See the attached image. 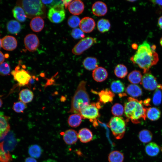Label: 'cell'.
<instances>
[{
	"label": "cell",
	"instance_id": "cell-4",
	"mask_svg": "<svg viewBox=\"0 0 162 162\" xmlns=\"http://www.w3.org/2000/svg\"><path fill=\"white\" fill-rule=\"evenodd\" d=\"M16 3L23 9L27 17L29 18L41 17L45 15L44 6L40 0L19 1Z\"/></svg>",
	"mask_w": 162,
	"mask_h": 162
},
{
	"label": "cell",
	"instance_id": "cell-42",
	"mask_svg": "<svg viewBox=\"0 0 162 162\" xmlns=\"http://www.w3.org/2000/svg\"><path fill=\"white\" fill-rule=\"evenodd\" d=\"M80 18L75 15L70 16L68 20L69 26L72 28H75L79 26L80 22Z\"/></svg>",
	"mask_w": 162,
	"mask_h": 162
},
{
	"label": "cell",
	"instance_id": "cell-33",
	"mask_svg": "<svg viewBox=\"0 0 162 162\" xmlns=\"http://www.w3.org/2000/svg\"><path fill=\"white\" fill-rule=\"evenodd\" d=\"M110 88L113 93L120 94L124 91L125 87L124 84L121 81L116 80L112 82Z\"/></svg>",
	"mask_w": 162,
	"mask_h": 162
},
{
	"label": "cell",
	"instance_id": "cell-18",
	"mask_svg": "<svg viewBox=\"0 0 162 162\" xmlns=\"http://www.w3.org/2000/svg\"><path fill=\"white\" fill-rule=\"evenodd\" d=\"M68 10L70 13L75 15H79L83 11L84 5L83 3L80 0L72 1L68 7Z\"/></svg>",
	"mask_w": 162,
	"mask_h": 162
},
{
	"label": "cell",
	"instance_id": "cell-29",
	"mask_svg": "<svg viewBox=\"0 0 162 162\" xmlns=\"http://www.w3.org/2000/svg\"><path fill=\"white\" fill-rule=\"evenodd\" d=\"M161 112L160 110L155 107L147 108L146 116L149 120L152 121L158 120L160 117Z\"/></svg>",
	"mask_w": 162,
	"mask_h": 162
},
{
	"label": "cell",
	"instance_id": "cell-35",
	"mask_svg": "<svg viewBox=\"0 0 162 162\" xmlns=\"http://www.w3.org/2000/svg\"><path fill=\"white\" fill-rule=\"evenodd\" d=\"M42 150L41 147L37 144H34L30 146L28 148V152L31 157L38 158L41 155Z\"/></svg>",
	"mask_w": 162,
	"mask_h": 162
},
{
	"label": "cell",
	"instance_id": "cell-41",
	"mask_svg": "<svg viewBox=\"0 0 162 162\" xmlns=\"http://www.w3.org/2000/svg\"><path fill=\"white\" fill-rule=\"evenodd\" d=\"M27 107L26 104L21 101L14 102L13 106V110L17 113H22Z\"/></svg>",
	"mask_w": 162,
	"mask_h": 162
},
{
	"label": "cell",
	"instance_id": "cell-25",
	"mask_svg": "<svg viewBox=\"0 0 162 162\" xmlns=\"http://www.w3.org/2000/svg\"><path fill=\"white\" fill-rule=\"evenodd\" d=\"M145 152L148 156L154 157L157 155L160 152L159 146L154 142H150L147 144L145 148Z\"/></svg>",
	"mask_w": 162,
	"mask_h": 162
},
{
	"label": "cell",
	"instance_id": "cell-51",
	"mask_svg": "<svg viewBox=\"0 0 162 162\" xmlns=\"http://www.w3.org/2000/svg\"><path fill=\"white\" fill-rule=\"evenodd\" d=\"M132 48L134 49H136L138 48V45L136 44H133L132 45Z\"/></svg>",
	"mask_w": 162,
	"mask_h": 162
},
{
	"label": "cell",
	"instance_id": "cell-10",
	"mask_svg": "<svg viewBox=\"0 0 162 162\" xmlns=\"http://www.w3.org/2000/svg\"><path fill=\"white\" fill-rule=\"evenodd\" d=\"M96 42L95 39L91 37L82 38L73 47L72 50V52L76 55H81Z\"/></svg>",
	"mask_w": 162,
	"mask_h": 162
},
{
	"label": "cell",
	"instance_id": "cell-1",
	"mask_svg": "<svg viewBox=\"0 0 162 162\" xmlns=\"http://www.w3.org/2000/svg\"><path fill=\"white\" fill-rule=\"evenodd\" d=\"M133 63L137 65L143 70V73L148 72L152 66L159 61L158 53L153 50L147 41H144L140 45L136 53L130 58Z\"/></svg>",
	"mask_w": 162,
	"mask_h": 162
},
{
	"label": "cell",
	"instance_id": "cell-52",
	"mask_svg": "<svg viewBox=\"0 0 162 162\" xmlns=\"http://www.w3.org/2000/svg\"><path fill=\"white\" fill-rule=\"evenodd\" d=\"M3 102L2 99L0 98V108L1 107L2 105Z\"/></svg>",
	"mask_w": 162,
	"mask_h": 162
},
{
	"label": "cell",
	"instance_id": "cell-9",
	"mask_svg": "<svg viewBox=\"0 0 162 162\" xmlns=\"http://www.w3.org/2000/svg\"><path fill=\"white\" fill-rule=\"evenodd\" d=\"M141 83L145 89L149 91L157 88L162 90V85L158 84L155 77L148 72L142 76Z\"/></svg>",
	"mask_w": 162,
	"mask_h": 162
},
{
	"label": "cell",
	"instance_id": "cell-43",
	"mask_svg": "<svg viewBox=\"0 0 162 162\" xmlns=\"http://www.w3.org/2000/svg\"><path fill=\"white\" fill-rule=\"evenodd\" d=\"M10 68L9 64L6 62H3L0 64V75L4 76L10 74Z\"/></svg>",
	"mask_w": 162,
	"mask_h": 162
},
{
	"label": "cell",
	"instance_id": "cell-6",
	"mask_svg": "<svg viewBox=\"0 0 162 162\" xmlns=\"http://www.w3.org/2000/svg\"><path fill=\"white\" fill-rule=\"evenodd\" d=\"M98 108L96 103H92L83 107L80 110V114L82 118L88 119L96 127L98 125L97 118L100 116Z\"/></svg>",
	"mask_w": 162,
	"mask_h": 162
},
{
	"label": "cell",
	"instance_id": "cell-45",
	"mask_svg": "<svg viewBox=\"0 0 162 162\" xmlns=\"http://www.w3.org/2000/svg\"><path fill=\"white\" fill-rule=\"evenodd\" d=\"M41 1L43 4L50 8L57 5L62 4V0H41Z\"/></svg>",
	"mask_w": 162,
	"mask_h": 162
},
{
	"label": "cell",
	"instance_id": "cell-3",
	"mask_svg": "<svg viewBox=\"0 0 162 162\" xmlns=\"http://www.w3.org/2000/svg\"><path fill=\"white\" fill-rule=\"evenodd\" d=\"M86 81L82 80L79 84L72 99L69 113L80 114L81 109L90 104V98L86 88Z\"/></svg>",
	"mask_w": 162,
	"mask_h": 162
},
{
	"label": "cell",
	"instance_id": "cell-15",
	"mask_svg": "<svg viewBox=\"0 0 162 162\" xmlns=\"http://www.w3.org/2000/svg\"><path fill=\"white\" fill-rule=\"evenodd\" d=\"M92 92L98 94L99 97V102L102 104L112 102L115 96L114 93L108 88L102 90L98 92L93 91Z\"/></svg>",
	"mask_w": 162,
	"mask_h": 162
},
{
	"label": "cell",
	"instance_id": "cell-28",
	"mask_svg": "<svg viewBox=\"0 0 162 162\" xmlns=\"http://www.w3.org/2000/svg\"><path fill=\"white\" fill-rule=\"evenodd\" d=\"M7 28L10 33L16 34L21 29V25L17 21L11 20L8 22L7 24Z\"/></svg>",
	"mask_w": 162,
	"mask_h": 162
},
{
	"label": "cell",
	"instance_id": "cell-47",
	"mask_svg": "<svg viewBox=\"0 0 162 162\" xmlns=\"http://www.w3.org/2000/svg\"><path fill=\"white\" fill-rule=\"evenodd\" d=\"M150 1L154 4H157L160 7H162V0H151Z\"/></svg>",
	"mask_w": 162,
	"mask_h": 162
},
{
	"label": "cell",
	"instance_id": "cell-24",
	"mask_svg": "<svg viewBox=\"0 0 162 162\" xmlns=\"http://www.w3.org/2000/svg\"><path fill=\"white\" fill-rule=\"evenodd\" d=\"M125 91L126 93L132 98L138 97L142 94V91L141 88L136 84H131L127 87Z\"/></svg>",
	"mask_w": 162,
	"mask_h": 162
},
{
	"label": "cell",
	"instance_id": "cell-55",
	"mask_svg": "<svg viewBox=\"0 0 162 162\" xmlns=\"http://www.w3.org/2000/svg\"><path fill=\"white\" fill-rule=\"evenodd\" d=\"M128 1H129V2H135L136 1L135 0H128Z\"/></svg>",
	"mask_w": 162,
	"mask_h": 162
},
{
	"label": "cell",
	"instance_id": "cell-50",
	"mask_svg": "<svg viewBox=\"0 0 162 162\" xmlns=\"http://www.w3.org/2000/svg\"><path fill=\"white\" fill-rule=\"evenodd\" d=\"M158 23L160 28L162 29V16L159 18L158 21Z\"/></svg>",
	"mask_w": 162,
	"mask_h": 162
},
{
	"label": "cell",
	"instance_id": "cell-16",
	"mask_svg": "<svg viewBox=\"0 0 162 162\" xmlns=\"http://www.w3.org/2000/svg\"><path fill=\"white\" fill-rule=\"evenodd\" d=\"M63 138L67 144L71 145L75 143L78 139V133L73 129L68 130L63 133Z\"/></svg>",
	"mask_w": 162,
	"mask_h": 162
},
{
	"label": "cell",
	"instance_id": "cell-14",
	"mask_svg": "<svg viewBox=\"0 0 162 162\" xmlns=\"http://www.w3.org/2000/svg\"><path fill=\"white\" fill-rule=\"evenodd\" d=\"M1 40L2 47L6 50H13L15 49L17 46V40L13 36L7 35L3 38Z\"/></svg>",
	"mask_w": 162,
	"mask_h": 162
},
{
	"label": "cell",
	"instance_id": "cell-17",
	"mask_svg": "<svg viewBox=\"0 0 162 162\" xmlns=\"http://www.w3.org/2000/svg\"><path fill=\"white\" fill-rule=\"evenodd\" d=\"M92 11L94 14L100 16L105 15L107 11L106 4L101 1H97L94 2L92 6Z\"/></svg>",
	"mask_w": 162,
	"mask_h": 162
},
{
	"label": "cell",
	"instance_id": "cell-39",
	"mask_svg": "<svg viewBox=\"0 0 162 162\" xmlns=\"http://www.w3.org/2000/svg\"><path fill=\"white\" fill-rule=\"evenodd\" d=\"M111 110L112 114L115 116L120 117L123 114L124 109L121 104L116 103L112 106Z\"/></svg>",
	"mask_w": 162,
	"mask_h": 162
},
{
	"label": "cell",
	"instance_id": "cell-11",
	"mask_svg": "<svg viewBox=\"0 0 162 162\" xmlns=\"http://www.w3.org/2000/svg\"><path fill=\"white\" fill-rule=\"evenodd\" d=\"M24 43L26 48L29 51H35L39 45V41L37 36L33 34H27L24 39Z\"/></svg>",
	"mask_w": 162,
	"mask_h": 162
},
{
	"label": "cell",
	"instance_id": "cell-13",
	"mask_svg": "<svg viewBox=\"0 0 162 162\" xmlns=\"http://www.w3.org/2000/svg\"><path fill=\"white\" fill-rule=\"evenodd\" d=\"M79 26L80 29L84 32L90 33L94 30L95 26V23L92 18L85 17L80 20Z\"/></svg>",
	"mask_w": 162,
	"mask_h": 162
},
{
	"label": "cell",
	"instance_id": "cell-23",
	"mask_svg": "<svg viewBox=\"0 0 162 162\" xmlns=\"http://www.w3.org/2000/svg\"><path fill=\"white\" fill-rule=\"evenodd\" d=\"M19 99L25 104L32 101L34 98L33 92L30 89L26 88L22 90L19 94Z\"/></svg>",
	"mask_w": 162,
	"mask_h": 162
},
{
	"label": "cell",
	"instance_id": "cell-53",
	"mask_svg": "<svg viewBox=\"0 0 162 162\" xmlns=\"http://www.w3.org/2000/svg\"><path fill=\"white\" fill-rule=\"evenodd\" d=\"M160 45L162 47V37L160 39Z\"/></svg>",
	"mask_w": 162,
	"mask_h": 162
},
{
	"label": "cell",
	"instance_id": "cell-5",
	"mask_svg": "<svg viewBox=\"0 0 162 162\" xmlns=\"http://www.w3.org/2000/svg\"><path fill=\"white\" fill-rule=\"evenodd\" d=\"M108 126L116 139H120L124 136L126 130V123L123 118L117 116L112 117L110 119Z\"/></svg>",
	"mask_w": 162,
	"mask_h": 162
},
{
	"label": "cell",
	"instance_id": "cell-27",
	"mask_svg": "<svg viewBox=\"0 0 162 162\" xmlns=\"http://www.w3.org/2000/svg\"><path fill=\"white\" fill-rule=\"evenodd\" d=\"M83 65L87 70H94L98 67L97 60L95 57H88L85 58L83 62Z\"/></svg>",
	"mask_w": 162,
	"mask_h": 162
},
{
	"label": "cell",
	"instance_id": "cell-2",
	"mask_svg": "<svg viewBox=\"0 0 162 162\" xmlns=\"http://www.w3.org/2000/svg\"><path fill=\"white\" fill-rule=\"evenodd\" d=\"M144 105L143 101L129 97L124 105L125 116L135 124L140 123L142 119L146 120L147 108Z\"/></svg>",
	"mask_w": 162,
	"mask_h": 162
},
{
	"label": "cell",
	"instance_id": "cell-31",
	"mask_svg": "<svg viewBox=\"0 0 162 162\" xmlns=\"http://www.w3.org/2000/svg\"><path fill=\"white\" fill-rule=\"evenodd\" d=\"M12 160L10 152L4 148L2 142H0V162H11Z\"/></svg>",
	"mask_w": 162,
	"mask_h": 162
},
{
	"label": "cell",
	"instance_id": "cell-48",
	"mask_svg": "<svg viewBox=\"0 0 162 162\" xmlns=\"http://www.w3.org/2000/svg\"><path fill=\"white\" fill-rule=\"evenodd\" d=\"M25 162H37V160L34 158L30 157L26 158Z\"/></svg>",
	"mask_w": 162,
	"mask_h": 162
},
{
	"label": "cell",
	"instance_id": "cell-20",
	"mask_svg": "<svg viewBox=\"0 0 162 162\" xmlns=\"http://www.w3.org/2000/svg\"><path fill=\"white\" fill-rule=\"evenodd\" d=\"M92 132L88 128H83L80 129L78 133V138L82 143H87L91 141L93 138Z\"/></svg>",
	"mask_w": 162,
	"mask_h": 162
},
{
	"label": "cell",
	"instance_id": "cell-30",
	"mask_svg": "<svg viewBox=\"0 0 162 162\" xmlns=\"http://www.w3.org/2000/svg\"><path fill=\"white\" fill-rule=\"evenodd\" d=\"M142 77V74L139 71L134 70L129 74L128 79L132 84H136L141 83Z\"/></svg>",
	"mask_w": 162,
	"mask_h": 162
},
{
	"label": "cell",
	"instance_id": "cell-38",
	"mask_svg": "<svg viewBox=\"0 0 162 162\" xmlns=\"http://www.w3.org/2000/svg\"><path fill=\"white\" fill-rule=\"evenodd\" d=\"M114 72L116 76L120 78H124L128 73L126 67L122 64H118L115 67Z\"/></svg>",
	"mask_w": 162,
	"mask_h": 162
},
{
	"label": "cell",
	"instance_id": "cell-36",
	"mask_svg": "<svg viewBox=\"0 0 162 162\" xmlns=\"http://www.w3.org/2000/svg\"><path fill=\"white\" fill-rule=\"evenodd\" d=\"M108 160L109 162H123L124 156L122 153L118 151L111 152L109 154Z\"/></svg>",
	"mask_w": 162,
	"mask_h": 162
},
{
	"label": "cell",
	"instance_id": "cell-37",
	"mask_svg": "<svg viewBox=\"0 0 162 162\" xmlns=\"http://www.w3.org/2000/svg\"><path fill=\"white\" fill-rule=\"evenodd\" d=\"M97 26L98 31L100 32L103 33L109 30L111 25L108 20L102 18L98 21Z\"/></svg>",
	"mask_w": 162,
	"mask_h": 162
},
{
	"label": "cell",
	"instance_id": "cell-46",
	"mask_svg": "<svg viewBox=\"0 0 162 162\" xmlns=\"http://www.w3.org/2000/svg\"><path fill=\"white\" fill-rule=\"evenodd\" d=\"M62 3L66 8L69 6L70 3L72 1V0H62Z\"/></svg>",
	"mask_w": 162,
	"mask_h": 162
},
{
	"label": "cell",
	"instance_id": "cell-40",
	"mask_svg": "<svg viewBox=\"0 0 162 162\" xmlns=\"http://www.w3.org/2000/svg\"><path fill=\"white\" fill-rule=\"evenodd\" d=\"M160 89H156L154 93L152 102L153 104L156 106L159 105L161 103L162 93Z\"/></svg>",
	"mask_w": 162,
	"mask_h": 162
},
{
	"label": "cell",
	"instance_id": "cell-7",
	"mask_svg": "<svg viewBox=\"0 0 162 162\" xmlns=\"http://www.w3.org/2000/svg\"><path fill=\"white\" fill-rule=\"evenodd\" d=\"M20 67V63L15 68L14 70L11 72L14 80L17 83L19 86H27L31 81L32 76L27 70L24 69L25 66L22 65V68Z\"/></svg>",
	"mask_w": 162,
	"mask_h": 162
},
{
	"label": "cell",
	"instance_id": "cell-21",
	"mask_svg": "<svg viewBox=\"0 0 162 162\" xmlns=\"http://www.w3.org/2000/svg\"><path fill=\"white\" fill-rule=\"evenodd\" d=\"M44 25V21L43 18L40 16H36L33 18L30 24L31 29L35 32H40L43 28Z\"/></svg>",
	"mask_w": 162,
	"mask_h": 162
},
{
	"label": "cell",
	"instance_id": "cell-49",
	"mask_svg": "<svg viewBox=\"0 0 162 162\" xmlns=\"http://www.w3.org/2000/svg\"><path fill=\"white\" fill-rule=\"evenodd\" d=\"M5 56L2 52L0 51V64L3 63L4 60Z\"/></svg>",
	"mask_w": 162,
	"mask_h": 162
},
{
	"label": "cell",
	"instance_id": "cell-32",
	"mask_svg": "<svg viewBox=\"0 0 162 162\" xmlns=\"http://www.w3.org/2000/svg\"><path fill=\"white\" fill-rule=\"evenodd\" d=\"M82 118L79 114L74 113L68 117V122L69 125L71 127L76 128L81 124Z\"/></svg>",
	"mask_w": 162,
	"mask_h": 162
},
{
	"label": "cell",
	"instance_id": "cell-8",
	"mask_svg": "<svg viewBox=\"0 0 162 162\" xmlns=\"http://www.w3.org/2000/svg\"><path fill=\"white\" fill-rule=\"evenodd\" d=\"M63 3L57 5L50 8L48 18L52 22L58 23L62 22L65 18V13Z\"/></svg>",
	"mask_w": 162,
	"mask_h": 162
},
{
	"label": "cell",
	"instance_id": "cell-19",
	"mask_svg": "<svg viewBox=\"0 0 162 162\" xmlns=\"http://www.w3.org/2000/svg\"><path fill=\"white\" fill-rule=\"evenodd\" d=\"M92 77L94 80L97 82H102L105 80L108 76L106 70L102 67H98L93 70Z\"/></svg>",
	"mask_w": 162,
	"mask_h": 162
},
{
	"label": "cell",
	"instance_id": "cell-34",
	"mask_svg": "<svg viewBox=\"0 0 162 162\" xmlns=\"http://www.w3.org/2000/svg\"><path fill=\"white\" fill-rule=\"evenodd\" d=\"M152 134L149 130L144 129L141 130L138 134V138L140 141L143 143H147L152 140Z\"/></svg>",
	"mask_w": 162,
	"mask_h": 162
},
{
	"label": "cell",
	"instance_id": "cell-54",
	"mask_svg": "<svg viewBox=\"0 0 162 162\" xmlns=\"http://www.w3.org/2000/svg\"><path fill=\"white\" fill-rule=\"evenodd\" d=\"M2 47V40L0 38V49Z\"/></svg>",
	"mask_w": 162,
	"mask_h": 162
},
{
	"label": "cell",
	"instance_id": "cell-44",
	"mask_svg": "<svg viewBox=\"0 0 162 162\" xmlns=\"http://www.w3.org/2000/svg\"><path fill=\"white\" fill-rule=\"evenodd\" d=\"M71 34L73 38L76 39L83 38L85 37L84 32L78 28L73 29L71 32Z\"/></svg>",
	"mask_w": 162,
	"mask_h": 162
},
{
	"label": "cell",
	"instance_id": "cell-12",
	"mask_svg": "<svg viewBox=\"0 0 162 162\" xmlns=\"http://www.w3.org/2000/svg\"><path fill=\"white\" fill-rule=\"evenodd\" d=\"M10 118L0 111V140L4 139L9 133L10 126Z\"/></svg>",
	"mask_w": 162,
	"mask_h": 162
},
{
	"label": "cell",
	"instance_id": "cell-22",
	"mask_svg": "<svg viewBox=\"0 0 162 162\" xmlns=\"http://www.w3.org/2000/svg\"><path fill=\"white\" fill-rule=\"evenodd\" d=\"M2 141L5 148L10 152L15 148L16 144V139L11 133H9Z\"/></svg>",
	"mask_w": 162,
	"mask_h": 162
},
{
	"label": "cell",
	"instance_id": "cell-26",
	"mask_svg": "<svg viewBox=\"0 0 162 162\" xmlns=\"http://www.w3.org/2000/svg\"><path fill=\"white\" fill-rule=\"evenodd\" d=\"M14 17L18 21L21 22H25L27 16L23 9L20 6H15L12 10Z\"/></svg>",
	"mask_w": 162,
	"mask_h": 162
}]
</instances>
